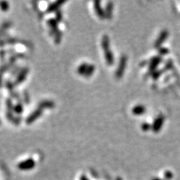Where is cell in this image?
<instances>
[{"label":"cell","mask_w":180,"mask_h":180,"mask_svg":"<svg viewBox=\"0 0 180 180\" xmlns=\"http://www.w3.org/2000/svg\"><path fill=\"white\" fill-rule=\"evenodd\" d=\"M164 122V117L163 116H159L157 119H155L153 125H152V130L155 132H158L162 127L163 124Z\"/></svg>","instance_id":"cell-3"},{"label":"cell","mask_w":180,"mask_h":180,"mask_svg":"<svg viewBox=\"0 0 180 180\" xmlns=\"http://www.w3.org/2000/svg\"><path fill=\"white\" fill-rule=\"evenodd\" d=\"M168 31L164 30V31H163V32H161V34H160V36H159V38H157V40H156V41H155V47H159L160 46L164 43V41L167 39V38H168Z\"/></svg>","instance_id":"cell-4"},{"label":"cell","mask_w":180,"mask_h":180,"mask_svg":"<svg viewBox=\"0 0 180 180\" xmlns=\"http://www.w3.org/2000/svg\"><path fill=\"white\" fill-rule=\"evenodd\" d=\"M80 73H81L83 75H86V76H90L94 72L95 68L93 65H83L79 69Z\"/></svg>","instance_id":"cell-2"},{"label":"cell","mask_w":180,"mask_h":180,"mask_svg":"<svg viewBox=\"0 0 180 180\" xmlns=\"http://www.w3.org/2000/svg\"><path fill=\"white\" fill-rule=\"evenodd\" d=\"M95 10H96V12L97 14H98V15L102 19L105 17V12H104V11H103V9L101 8L100 5H99V2H95Z\"/></svg>","instance_id":"cell-8"},{"label":"cell","mask_w":180,"mask_h":180,"mask_svg":"<svg viewBox=\"0 0 180 180\" xmlns=\"http://www.w3.org/2000/svg\"><path fill=\"white\" fill-rule=\"evenodd\" d=\"M161 62V57L159 56H156V57L153 58L150 62V65H149V70L150 71H153L156 69L158 65Z\"/></svg>","instance_id":"cell-7"},{"label":"cell","mask_w":180,"mask_h":180,"mask_svg":"<svg viewBox=\"0 0 180 180\" xmlns=\"http://www.w3.org/2000/svg\"><path fill=\"white\" fill-rule=\"evenodd\" d=\"M102 47L104 48V50H105L110 49V41H109V38L107 36H104L103 37L102 39Z\"/></svg>","instance_id":"cell-9"},{"label":"cell","mask_w":180,"mask_h":180,"mask_svg":"<svg viewBox=\"0 0 180 180\" xmlns=\"http://www.w3.org/2000/svg\"><path fill=\"white\" fill-rule=\"evenodd\" d=\"M142 128H143V130H144V131H147L148 129H149L150 128V126L149 124H146V123H145V124H143Z\"/></svg>","instance_id":"cell-11"},{"label":"cell","mask_w":180,"mask_h":180,"mask_svg":"<svg viewBox=\"0 0 180 180\" xmlns=\"http://www.w3.org/2000/svg\"><path fill=\"white\" fill-rule=\"evenodd\" d=\"M146 112V108L143 105H137L132 110V113L135 116H140L143 115Z\"/></svg>","instance_id":"cell-6"},{"label":"cell","mask_w":180,"mask_h":180,"mask_svg":"<svg viewBox=\"0 0 180 180\" xmlns=\"http://www.w3.org/2000/svg\"><path fill=\"white\" fill-rule=\"evenodd\" d=\"M126 65H127V57L126 56H122L119 61L118 69L116 70V76L117 78H121L122 77L123 74L125 72V69H126Z\"/></svg>","instance_id":"cell-1"},{"label":"cell","mask_w":180,"mask_h":180,"mask_svg":"<svg viewBox=\"0 0 180 180\" xmlns=\"http://www.w3.org/2000/svg\"><path fill=\"white\" fill-rule=\"evenodd\" d=\"M104 56H105L106 62L108 65H112V64L113 63V62H114V57H113V53L110 50V49L104 50Z\"/></svg>","instance_id":"cell-5"},{"label":"cell","mask_w":180,"mask_h":180,"mask_svg":"<svg viewBox=\"0 0 180 180\" xmlns=\"http://www.w3.org/2000/svg\"><path fill=\"white\" fill-rule=\"evenodd\" d=\"M112 11H113V5H112L111 2H110L109 4H107V11L105 14L109 18H111L112 16Z\"/></svg>","instance_id":"cell-10"}]
</instances>
